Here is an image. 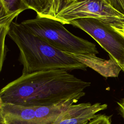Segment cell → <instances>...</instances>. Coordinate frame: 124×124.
I'll return each mask as SVG.
<instances>
[{
  "instance_id": "obj_1",
  "label": "cell",
  "mask_w": 124,
  "mask_h": 124,
  "mask_svg": "<svg viewBox=\"0 0 124 124\" xmlns=\"http://www.w3.org/2000/svg\"><path fill=\"white\" fill-rule=\"evenodd\" d=\"M91 83L62 69L41 71L22 75L0 90L4 103L26 106H48L84 96Z\"/></svg>"
},
{
  "instance_id": "obj_2",
  "label": "cell",
  "mask_w": 124,
  "mask_h": 124,
  "mask_svg": "<svg viewBox=\"0 0 124 124\" xmlns=\"http://www.w3.org/2000/svg\"><path fill=\"white\" fill-rule=\"evenodd\" d=\"M28 7L37 16L63 25L79 18H95L124 37V0H30Z\"/></svg>"
},
{
  "instance_id": "obj_3",
  "label": "cell",
  "mask_w": 124,
  "mask_h": 124,
  "mask_svg": "<svg viewBox=\"0 0 124 124\" xmlns=\"http://www.w3.org/2000/svg\"><path fill=\"white\" fill-rule=\"evenodd\" d=\"M8 36L19 50L22 74L49 70H86L87 67L28 31L20 23L12 22Z\"/></svg>"
},
{
  "instance_id": "obj_4",
  "label": "cell",
  "mask_w": 124,
  "mask_h": 124,
  "mask_svg": "<svg viewBox=\"0 0 124 124\" xmlns=\"http://www.w3.org/2000/svg\"><path fill=\"white\" fill-rule=\"evenodd\" d=\"M20 24L31 34L62 52L82 55L98 53L95 44L74 35L55 20L36 16Z\"/></svg>"
},
{
  "instance_id": "obj_5",
  "label": "cell",
  "mask_w": 124,
  "mask_h": 124,
  "mask_svg": "<svg viewBox=\"0 0 124 124\" xmlns=\"http://www.w3.org/2000/svg\"><path fill=\"white\" fill-rule=\"evenodd\" d=\"M71 101L48 106H26L2 103L0 110V124H52L70 105Z\"/></svg>"
},
{
  "instance_id": "obj_6",
  "label": "cell",
  "mask_w": 124,
  "mask_h": 124,
  "mask_svg": "<svg viewBox=\"0 0 124 124\" xmlns=\"http://www.w3.org/2000/svg\"><path fill=\"white\" fill-rule=\"evenodd\" d=\"M67 24L88 33L108 53L110 59L122 68L124 61V37L121 34L100 20L93 18L75 19Z\"/></svg>"
},
{
  "instance_id": "obj_7",
  "label": "cell",
  "mask_w": 124,
  "mask_h": 124,
  "mask_svg": "<svg viewBox=\"0 0 124 124\" xmlns=\"http://www.w3.org/2000/svg\"><path fill=\"white\" fill-rule=\"evenodd\" d=\"M107 107V104L100 103L74 104L63 110L52 124H88L97 112Z\"/></svg>"
},
{
  "instance_id": "obj_8",
  "label": "cell",
  "mask_w": 124,
  "mask_h": 124,
  "mask_svg": "<svg viewBox=\"0 0 124 124\" xmlns=\"http://www.w3.org/2000/svg\"><path fill=\"white\" fill-rule=\"evenodd\" d=\"M67 54L105 78L118 77L122 70L121 67L111 59L104 60L95 55Z\"/></svg>"
},
{
  "instance_id": "obj_9",
  "label": "cell",
  "mask_w": 124,
  "mask_h": 124,
  "mask_svg": "<svg viewBox=\"0 0 124 124\" xmlns=\"http://www.w3.org/2000/svg\"><path fill=\"white\" fill-rule=\"evenodd\" d=\"M11 23L0 24V74L7 52L5 45L6 36L8 35Z\"/></svg>"
},
{
  "instance_id": "obj_10",
  "label": "cell",
  "mask_w": 124,
  "mask_h": 124,
  "mask_svg": "<svg viewBox=\"0 0 124 124\" xmlns=\"http://www.w3.org/2000/svg\"><path fill=\"white\" fill-rule=\"evenodd\" d=\"M19 14H10L6 10L2 0H0V24L11 23Z\"/></svg>"
},
{
  "instance_id": "obj_11",
  "label": "cell",
  "mask_w": 124,
  "mask_h": 124,
  "mask_svg": "<svg viewBox=\"0 0 124 124\" xmlns=\"http://www.w3.org/2000/svg\"><path fill=\"white\" fill-rule=\"evenodd\" d=\"M88 124H112L110 117L105 114H97Z\"/></svg>"
},
{
  "instance_id": "obj_12",
  "label": "cell",
  "mask_w": 124,
  "mask_h": 124,
  "mask_svg": "<svg viewBox=\"0 0 124 124\" xmlns=\"http://www.w3.org/2000/svg\"><path fill=\"white\" fill-rule=\"evenodd\" d=\"M117 104L121 114L124 119V98L121 99L120 101L117 102Z\"/></svg>"
},
{
  "instance_id": "obj_13",
  "label": "cell",
  "mask_w": 124,
  "mask_h": 124,
  "mask_svg": "<svg viewBox=\"0 0 124 124\" xmlns=\"http://www.w3.org/2000/svg\"><path fill=\"white\" fill-rule=\"evenodd\" d=\"M122 70L123 71V72L124 73V63H123V65H122Z\"/></svg>"
},
{
  "instance_id": "obj_14",
  "label": "cell",
  "mask_w": 124,
  "mask_h": 124,
  "mask_svg": "<svg viewBox=\"0 0 124 124\" xmlns=\"http://www.w3.org/2000/svg\"><path fill=\"white\" fill-rule=\"evenodd\" d=\"M1 106H0V108H1Z\"/></svg>"
},
{
  "instance_id": "obj_15",
  "label": "cell",
  "mask_w": 124,
  "mask_h": 124,
  "mask_svg": "<svg viewBox=\"0 0 124 124\" xmlns=\"http://www.w3.org/2000/svg\"><path fill=\"white\" fill-rule=\"evenodd\" d=\"M0 99H1V98H0Z\"/></svg>"
}]
</instances>
